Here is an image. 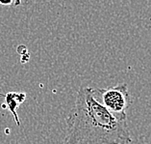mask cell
Here are the masks:
<instances>
[{"mask_svg":"<svg viewBox=\"0 0 151 144\" xmlns=\"http://www.w3.org/2000/svg\"><path fill=\"white\" fill-rule=\"evenodd\" d=\"M63 144H128L127 119L116 117L97 101L94 88L81 86L65 120Z\"/></svg>","mask_w":151,"mask_h":144,"instance_id":"6da1fadb","label":"cell"},{"mask_svg":"<svg viewBox=\"0 0 151 144\" xmlns=\"http://www.w3.org/2000/svg\"><path fill=\"white\" fill-rule=\"evenodd\" d=\"M97 101L116 117L127 119L126 110L131 104V98L126 83H120L105 89H94Z\"/></svg>","mask_w":151,"mask_h":144,"instance_id":"7a4b0ae2","label":"cell"},{"mask_svg":"<svg viewBox=\"0 0 151 144\" xmlns=\"http://www.w3.org/2000/svg\"><path fill=\"white\" fill-rule=\"evenodd\" d=\"M13 1H5V2H3L0 0V4H2V5H11V4H13Z\"/></svg>","mask_w":151,"mask_h":144,"instance_id":"277c9868","label":"cell"},{"mask_svg":"<svg viewBox=\"0 0 151 144\" xmlns=\"http://www.w3.org/2000/svg\"><path fill=\"white\" fill-rule=\"evenodd\" d=\"M4 97H5V104H6L7 108H8L10 110V112L12 113L14 120H16L17 125L19 126L20 122L17 117V110L18 108V106L25 101L26 94H25L24 92H9V93H7Z\"/></svg>","mask_w":151,"mask_h":144,"instance_id":"3957f363","label":"cell"}]
</instances>
